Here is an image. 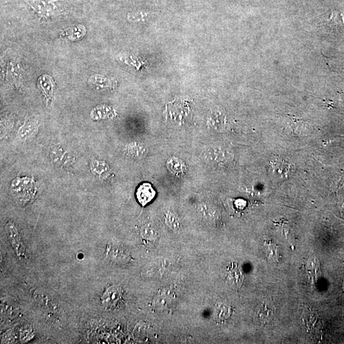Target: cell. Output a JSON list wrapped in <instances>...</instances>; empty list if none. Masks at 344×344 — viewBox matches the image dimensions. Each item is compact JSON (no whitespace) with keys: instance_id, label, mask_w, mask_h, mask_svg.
I'll return each mask as SVG.
<instances>
[{"instance_id":"obj_1","label":"cell","mask_w":344,"mask_h":344,"mask_svg":"<svg viewBox=\"0 0 344 344\" xmlns=\"http://www.w3.org/2000/svg\"><path fill=\"white\" fill-rule=\"evenodd\" d=\"M270 164L274 174L280 178H290L295 171V166L292 163L280 157L273 158Z\"/></svg>"},{"instance_id":"obj_2","label":"cell","mask_w":344,"mask_h":344,"mask_svg":"<svg viewBox=\"0 0 344 344\" xmlns=\"http://www.w3.org/2000/svg\"><path fill=\"white\" fill-rule=\"evenodd\" d=\"M228 285L231 288L239 290L243 284L244 273L239 264L233 262L229 266L226 278Z\"/></svg>"},{"instance_id":"obj_3","label":"cell","mask_w":344,"mask_h":344,"mask_svg":"<svg viewBox=\"0 0 344 344\" xmlns=\"http://www.w3.org/2000/svg\"><path fill=\"white\" fill-rule=\"evenodd\" d=\"M156 194V191L152 188V185L148 182H144L138 187L136 196L138 202L144 207L154 199Z\"/></svg>"},{"instance_id":"obj_4","label":"cell","mask_w":344,"mask_h":344,"mask_svg":"<svg viewBox=\"0 0 344 344\" xmlns=\"http://www.w3.org/2000/svg\"><path fill=\"white\" fill-rule=\"evenodd\" d=\"M121 296V291L116 286L108 289L103 295L102 302L103 305L108 308L115 307L119 302Z\"/></svg>"},{"instance_id":"obj_5","label":"cell","mask_w":344,"mask_h":344,"mask_svg":"<svg viewBox=\"0 0 344 344\" xmlns=\"http://www.w3.org/2000/svg\"><path fill=\"white\" fill-rule=\"evenodd\" d=\"M276 313V307L270 299L263 301L258 311L260 319L263 323L268 322Z\"/></svg>"},{"instance_id":"obj_6","label":"cell","mask_w":344,"mask_h":344,"mask_svg":"<svg viewBox=\"0 0 344 344\" xmlns=\"http://www.w3.org/2000/svg\"><path fill=\"white\" fill-rule=\"evenodd\" d=\"M264 249L266 257L273 263L279 262L280 260V249L278 245L273 243L271 240H265L264 241Z\"/></svg>"},{"instance_id":"obj_7","label":"cell","mask_w":344,"mask_h":344,"mask_svg":"<svg viewBox=\"0 0 344 344\" xmlns=\"http://www.w3.org/2000/svg\"><path fill=\"white\" fill-rule=\"evenodd\" d=\"M9 237L12 246H13L14 249H15L18 255L24 256V253H25L24 246L23 244L22 243L19 233H17V231H16L15 228L14 227L9 230Z\"/></svg>"},{"instance_id":"obj_8","label":"cell","mask_w":344,"mask_h":344,"mask_svg":"<svg viewBox=\"0 0 344 344\" xmlns=\"http://www.w3.org/2000/svg\"><path fill=\"white\" fill-rule=\"evenodd\" d=\"M307 270L312 280H317L320 277V266L316 258L309 260L307 264Z\"/></svg>"},{"instance_id":"obj_9","label":"cell","mask_w":344,"mask_h":344,"mask_svg":"<svg viewBox=\"0 0 344 344\" xmlns=\"http://www.w3.org/2000/svg\"><path fill=\"white\" fill-rule=\"evenodd\" d=\"M231 313V307L225 305L219 306L215 311V315L219 320H225L229 318Z\"/></svg>"},{"instance_id":"obj_10","label":"cell","mask_w":344,"mask_h":344,"mask_svg":"<svg viewBox=\"0 0 344 344\" xmlns=\"http://www.w3.org/2000/svg\"><path fill=\"white\" fill-rule=\"evenodd\" d=\"M167 166H168V168L170 169L171 172L175 173V174H179V173L182 172V164L178 159L174 158H170V160H168Z\"/></svg>"}]
</instances>
